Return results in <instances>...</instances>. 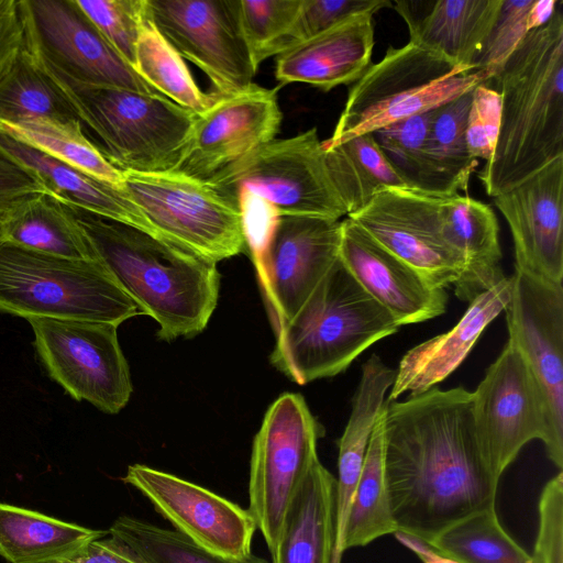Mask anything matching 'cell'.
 I'll return each mask as SVG.
<instances>
[{
	"label": "cell",
	"instance_id": "277c9868",
	"mask_svg": "<svg viewBox=\"0 0 563 563\" xmlns=\"http://www.w3.org/2000/svg\"><path fill=\"white\" fill-rule=\"evenodd\" d=\"M400 325L340 257L276 334L271 362L299 385L333 377Z\"/></svg>",
	"mask_w": 563,
	"mask_h": 563
},
{
	"label": "cell",
	"instance_id": "681fc988",
	"mask_svg": "<svg viewBox=\"0 0 563 563\" xmlns=\"http://www.w3.org/2000/svg\"><path fill=\"white\" fill-rule=\"evenodd\" d=\"M394 536L400 543L415 552L423 563H459L416 537L400 531H396Z\"/></svg>",
	"mask_w": 563,
	"mask_h": 563
},
{
	"label": "cell",
	"instance_id": "836d02e7",
	"mask_svg": "<svg viewBox=\"0 0 563 563\" xmlns=\"http://www.w3.org/2000/svg\"><path fill=\"white\" fill-rule=\"evenodd\" d=\"M132 67L164 97L195 114L205 112L217 99L216 93L197 86L183 57L150 18L141 29Z\"/></svg>",
	"mask_w": 563,
	"mask_h": 563
},
{
	"label": "cell",
	"instance_id": "d6a6232c",
	"mask_svg": "<svg viewBox=\"0 0 563 563\" xmlns=\"http://www.w3.org/2000/svg\"><path fill=\"white\" fill-rule=\"evenodd\" d=\"M397 531L393 519L384 475L383 409L374 427L363 468L349 508L339 553L365 547Z\"/></svg>",
	"mask_w": 563,
	"mask_h": 563
},
{
	"label": "cell",
	"instance_id": "60d3db41",
	"mask_svg": "<svg viewBox=\"0 0 563 563\" xmlns=\"http://www.w3.org/2000/svg\"><path fill=\"white\" fill-rule=\"evenodd\" d=\"M76 3L132 66L141 29L148 18L146 0H76Z\"/></svg>",
	"mask_w": 563,
	"mask_h": 563
},
{
	"label": "cell",
	"instance_id": "4316f807",
	"mask_svg": "<svg viewBox=\"0 0 563 563\" xmlns=\"http://www.w3.org/2000/svg\"><path fill=\"white\" fill-rule=\"evenodd\" d=\"M336 547V479L320 460L297 494L271 563H331Z\"/></svg>",
	"mask_w": 563,
	"mask_h": 563
},
{
	"label": "cell",
	"instance_id": "ac0fdd59",
	"mask_svg": "<svg viewBox=\"0 0 563 563\" xmlns=\"http://www.w3.org/2000/svg\"><path fill=\"white\" fill-rule=\"evenodd\" d=\"M277 89L255 85L218 96L197 114L184 153L174 169L207 181L258 147L275 140L282 122Z\"/></svg>",
	"mask_w": 563,
	"mask_h": 563
},
{
	"label": "cell",
	"instance_id": "7c38bea8",
	"mask_svg": "<svg viewBox=\"0 0 563 563\" xmlns=\"http://www.w3.org/2000/svg\"><path fill=\"white\" fill-rule=\"evenodd\" d=\"M34 347L48 376L77 401L114 415L132 394L117 324L31 317Z\"/></svg>",
	"mask_w": 563,
	"mask_h": 563
},
{
	"label": "cell",
	"instance_id": "f35d334b",
	"mask_svg": "<svg viewBox=\"0 0 563 563\" xmlns=\"http://www.w3.org/2000/svg\"><path fill=\"white\" fill-rule=\"evenodd\" d=\"M108 533L132 548L147 563H271L250 554L230 559L194 543L175 529H166L131 516H120Z\"/></svg>",
	"mask_w": 563,
	"mask_h": 563
},
{
	"label": "cell",
	"instance_id": "2e32d148",
	"mask_svg": "<svg viewBox=\"0 0 563 563\" xmlns=\"http://www.w3.org/2000/svg\"><path fill=\"white\" fill-rule=\"evenodd\" d=\"M438 200L437 196L388 187L347 218L431 286L445 289L461 277L464 261L443 238Z\"/></svg>",
	"mask_w": 563,
	"mask_h": 563
},
{
	"label": "cell",
	"instance_id": "5b68a950",
	"mask_svg": "<svg viewBox=\"0 0 563 563\" xmlns=\"http://www.w3.org/2000/svg\"><path fill=\"white\" fill-rule=\"evenodd\" d=\"M38 60V59H37ZM74 106L101 152L122 172H174L197 114L168 98L75 82L38 60Z\"/></svg>",
	"mask_w": 563,
	"mask_h": 563
},
{
	"label": "cell",
	"instance_id": "ab89813d",
	"mask_svg": "<svg viewBox=\"0 0 563 563\" xmlns=\"http://www.w3.org/2000/svg\"><path fill=\"white\" fill-rule=\"evenodd\" d=\"M301 0H240V22L253 64L289 48Z\"/></svg>",
	"mask_w": 563,
	"mask_h": 563
},
{
	"label": "cell",
	"instance_id": "d6986e66",
	"mask_svg": "<svg viewBox=\"0 0 563 563\" xmlns=\"http://www.w3.org/2000/svg\"><path fill=\"white\" fill-rule=\"evenodd\" d=\"M505 308L508 334L531 367L563 442V285L515 268Z\"/></svg>",
	"mask_w": 563,
	"mask_h": 563
},
{
	"label": "cell",
	"instance_id": "8fae6325",
	"mask_svg": "<svg viewBox=\"0 0 563 563\" xmlns=\"http://www.w3.org/2000/svg\"><path fill=\"white\" fill-rule=\"evenodd\" d=\"M123 173V191L159 238L212 263L244 251L240 209L207 181L175 172Z\"/></svg>",
	"mask_w": 563,
	"mask_h": 563
},
{
	"label": "cell",
	"instance_id": "ffe728a7",
	"mask_svg": "<svg viewBox=\"0 0 563 563\" xmlns=\"http://www.w3.org/2000/svg\"><path fill=\"white\" fill-rule=\"evenodd\" d=\"M493 200L512 235L515 268L563 285V157Z\"/></svg>",
	"mask_w": 563,
	"mask_h": 563
},
{
	"label": "cell",
	"instance_id": "9a60e30c",
	"mask_svg": "<svg viewBox=\"0 0 563 563\" xmlns=\"http://www.w3.org/2000/svg\"><path fill=\"white\" fill-rule=\"evenodd\" d=\"M341 220L279 216L252 258L275 333L302 306L339 257Z\"/></svg>",
	"mask_w": 563,
	"mask_h": 563
},
{
	"label": "cell",
	"instance_id": "603a6c76",
	"mask_svg": "<svg viewBox=\"0 0 563 563\" xmlns=\"http://www.w3.org/2000/svg\"><path fill=\"white\" fill-rule=\"evenodd\" d=\"M511 286V276H506L472 300L455 327L410 349L399 363L387 400H397L407 391L410 395L423 393L451 375L485 328L505 310Z\"/></svg>",
	"mask_w": 563,
	"mask_h": 563
},
{
	"label": "cell",
	"instance_id": "bcb514c9",
	"mask_svg": "<svg viewBox=\"0 0 563 563\" xmlns=\"http://www.w3.org/2000/svg\"><path fill=\"white\" fill-rule=\"evenodd\" d=\"M43 194L47 191L35 174L0 148V225Z\"/></svg>",
	"mask_w": 563,
	"mask_h": 563
},
{
	"label": "cell",
	"instance_id": "e575fe53",
	"mask_svg": "<svg viewBox=\"0 0 563 563\" xmlns=\"http://www.w3.org/2000/svg\"><path fill=\"white\" fill-rule=\"evenodd\" d=\"M0 131L122 189V170L113 166L101 150L88 140L81 122L59 123L35 120L18 124H0Z\"/></svg>",
	"mask_w": 563,
	"mask_h": 563
},
{
	"label": "cell",
	"instance_id": "8992f818",
	"mask_svg": "<svg viewBox=\"0 0 563 563\" xmlns=\"http://www.w3.org/2000/svg\"><path fill=\"white\" fill-rule=\"evenodd\" d=\"M481 84L488 81L475 66L455 65L412 42L389 46L352 85L332 135L322 145L331 147L431 111Z\"/></svg>",
	"mask_w": 563,
	"mask_h": 563
},
{
	"label": "cell",
	"instance_id": "1f68e13d",
	"mask_svg": "<svg viewBox=\"0 0 563 563\" xmlns=\"http://www.w3.org/2000/svg\"><path fill=\"white\" fill-rule=\"evenodd\" d=\"M323 150L328 172L347 216L365 207L382 189H409L382 152L373 133Z\"/></svg>",
	"mask_w": 563,
	"mask_h": 563
},
{
	"label": "cell",
	"instance_id": "f546056e",
	"mask_svg": "<svg viewBox=\"0 0 563 563\" xmlns=\"http://www.w3.org/2000/svg\"><path fill=\"white\" fill-rule=\"evenodd\" d=\"M35 120L81 122L64 91L24 47L0 77V124Z\"/></svg>",
	"mask_w": 563,
	"mask_h": 563
},
{
	"label": "cell",
	"instance_id": "5bb4252c",
	"mask_svg": "<svg viewBox=\"0 0 563 563\" xmlns=\"http://www.w3.org/2000/svg\"><path fill=\"white\" fill-rule=\"evenodd\" d=\"M150 20L224 97L253 84L256 68L240 22V0H146Z\"/></svg>",
	"mask_w": 563,
	"mask_h": 563
},
{
	"label": "cell",
	"instance_id": "ee69618b",
	"mask_svg": "<svg viewBox=\"0 0 563 563\" xmlns=\"http://www.w3.org/2000/svg\"><path fill=\"white\" fill-rule=\"evenodd\" d=\"M501 118V98L487 84L476 86L466 118V143L475 159L488 162L496 147Z\"/></svg>",
	"mask_w": 563,
	"mask_h": 563
},
{
	"label": "cell",
	"instance_id": "f1b7e54d",
	"mask_svg": "<svg viewBox=\"0 0 563 563\" xmlns=\"http://www.w3.org/2000/svg\"><path fill=\"white\" fill-rule=\"evenodd\" d=\"M108 536L41 512L0 503V556L9 563H48Z\"/></svg>",
	"mask_w": 563,
	"mask_h": 563
},
{
	"label": "cell",
	"instance_id": "4dcf8cb0",
	"mask_svg": "<svg viewBox=\"0 0 563 563\" xmlns=\"http://www.w3.org/2000/svg\"><path fill=\"white\" fill-rule=\"evenodd\" d=\"M0 239L54 256L98 260L64 205L48 194L34 198L0 225Z\"/></svg>",
	"mask_w": 563,
	"mask_h": 563
},
{
	"label": "cell",
	"instance_id": "7bdbcfd3",
	"mask_svg": "<svg viewBox=\"0 0 563 563\" xmlns=\"http://www.w3.org/2000/svg\"><path fill=\"white\" fill-rule=\"evenodd\" d=\"M390 5L393 3L388 0H301L298 15L289 34V48L352 15L375 14Z\"/></svg>",
	"mask_w": 563,
	"mask_h": 563
},
{
	"label": "cell",
	"instance_id": "52a82bcc",
	"mask_svg": "<svg viewBox=\"0 0 563 563\" xmlns=\"http://www.w3.org/2000/svg\"><path fill=\"white\" fill-rule=\"evenodd\" d=\"M0 311L109 322L144 314L99 260H71L0 239Z\"/></svg>",
	"mask_w": 563,
	"mask_h": 563
},
{
	"label": "cell",
	"instance_id": "8d00e7d4",
	"mask_svg": "<svg viewBox=\"0 0 563 563\" xmlns=\"http://www.w3.org/2000/svg\"><path fill=\"white\" fill-rule=\"evenodd\" d=\"M472 91L432 110L428 147L448 197L467 190L471 175L478 165L470 154L465 136Z\"/></svg>",
	"mask_w": 563,
	"mask_h": 563
},
{
	"label": "cell",
	"instance_id": "c3c4849f",
	"mask_svg": "<svg viewBox=\"0 0 563 563\" xmlns=\"http://www.w3.org/2000/svg\"><path fill=\"white\" fill-rule=\"evenodd\" d=\"M24 48L18 0H0V77Z\"/></svg>",
	"mask_w": 563,
	"mask_h": 563
},
{
	"label": "cell",
	"instance_id": "484cf974",
	"mask_svg": "<svg viewBox=\"0 0 563 563\" xmlns=\"http://www.w3.org/2000/svg\"><path fill=\"white\" fill-rule=\"evenodd\" d=\"M0 148L35 174L47 194L56 199L134 227L162 240L123 189L104 183L1 131Z\"/></svg>",
	"mask_w": 563,
	"mask_h": 563
},
{
	"label": "cell",
	"instance_id": "9c48e42d",
	"mask_svg": "<svg viewBox=\"0 0 563 563\" xmlns=\"http://www.w3.org/2000/svg\"><path fill=\"white\" fill-rule=\"evenodd\" d=\"M472 394L477 443L496 479L534 439L543 442L549 460L562 470L563 442L554 434L543 391L510 340Z\"/></svg>",
	"mask_w": 563,
	"mask_h": 563
},
{
	"label": "cell",
	"instance_id": "e0dca14e",
	"mask_svg": "<svg viewBox=\"0 0 563 563\" xmlns=\"http://www.w3.org/2000/svg\"><path fill=\"white\" fill-rule=\"evenodd\" d=\"M122 481L146 497L176 531L201 548L230 559L252 554L256 525L247 509L144 464L129 465Z\"/></svg>",
	"mask_w": 563,
	"mask_h": 563
},
{
	"label": "cell",
	"instance_id": "30bf717a",
	"mask_svg": "<svg viewBox=\"0 0 563 563\" xmlns=\"http://www.w3.org/2000/svg\"><path fill=\"white\" fill-rule=\"evenodd\" d=\"M323 427L300 394L285 393L267 409L251 454L249 512L271 552L290 507L319 460Z\"/></svg>",
	"mask_w": 563,
	"mask_h": 563
},
{
	"label": "cell",
	"instance_id": "d590c367",
	"mask_svg": "<svg viewBox=\"0 0 563 563\" xmlns=\"http://www.w3.org/2000/svg\"><path fill=\"white\" fill-rule=\"evenodd\" d=\"M429 545L459 563H536L500 525L496 507L457 522Z\"/></svg>",
	"mask_w": 563,
	"mask_h": 563
},
{
	"label": "cell",
	"instance_id": "6da1fadb",
	"mask_svg": "<svg viewBox=\"0 0 563 563\" xmlns=\"http://www.w3.org/2000/svg\"><path fill=\"white\" fill-rule=\"evenodd\" d=\"M384 475L397 531L428 544L495 507L499 481L481 453L473 394L432 387L383 407Z\"/></svg>",
	"mask_w": 563,
	"mask_h": 563
},
{
	"label": "cell",
	"instance_id": "3957f363",
	"mask_svg": "<svg viewBox=\"0 0 563 563\" xmlns=\"http://www.w3.org/2000/svg\"><path fill=\"white\" fill-rule=\"evenodd\" d=\"M495 81L501 118L493 156L478 173L494 198L563 157V11L529 32ZM489 82V85H490Z\"/></svg>",
	"mask_w": 563,
	"mask_h": 563
},
{
	"label": "cell",
	"instance_id": "4fadbf2b",
	"mask_svg": "<svg viewBox=\"0 0 563 563\" xmlns=\"http://www.w3.org/2000/svg\"><path fill=\"white\" fill-rule=\"evenodd\" d=\"M24 47L36 59L82 85L159 95L123 59L76 0H18Z\"/></svg>",
	"mask_w": 563,
	"mask_h": 563
},
{
	"label": "cell",
	"instance_id": "83f0119b",
	"mask_svg": "<svg viewBox=\"0 0 563 563\" xmlns=\"http://www.w3.org/2000/svg\"><path fill=\"white\" fill-rule=\"evenodd\" d=\"M396 371L373 354L363 365L361 380L352 399V410L338 440L336 547L342 538L349 508L361 475L367 446L393 386Z\"/></svg>",
	"mask_w": 563,
	"mask_h": 563
},
{
	"label": "cell",
	"instance_id": "f907efd6",
	"mask_svg": "<svg viewBox=\"0 0 563 563\" xmlns=\"http://www.w3.org/2000/svg\"><path fill=\"white\" fill-rule=\"evenodd\" d=\"M560 2L558 0H533L528 16L530 31L547 24L555 13Z\"/></svg>",
	"mask_w": 563,
	"mask_h": 563
},
{
	"label": "cell",
	"instance_id": "74e56055",
	"mask_svg": "<svg viewBox=\"0 0 563 563\" xmlns=\"http://www.w3.org/2000/svg\"><path fill=\"white\" fill-rule=\"evenodd\" d=\"M431 117L432 110L389 124L373 134L382 152L409 189L448 197L429 153Z\"/></svg>",
	"mask_w": 563,
	"mask_h": 563
},
{
	"label": "cell",
	"instance_id": "7402d4cb",
	"mask_svg": "<svg viewBox=\"0 0 563 563\" xmlns=\"http://www.w3.org/2000/svg\"><path fill=\"white\" fill-rule=\"evenodd\" d=\"M373 15H352L280 53L276 78L282 84H310L323 91L356 82L372 65Z\"/></svg>",
	"mask_w": 563,
	"mask_h": 563
},
{
	"label": "cell",
	"instance_id": "7dc6e473",
	"mask_svg": "<svg viewBox=\"0 0 563 563\" xmlns=\"http://www.w3.org/2000/svg\"><path fill=\"white\" fill-rule=\"evenodd\" d=\"M48 563H147L132 548L110 536L96 539L73 554Z\"/></svg>",
	"mask_w": 563,
	"mask_h": 563
},
{
	"label": "cell",
	"instance_id": "7a4b0ae2",
	"mask_svg": "<svg viewBox=\"0 0 563 563\" xmlns=\"http://www.w3.org/2000/svg\"><path fill=\"white\" fill-rule=\"evenodd\" d=\"M60 202L120 287L158 323V338H190L207 327L219 297L216 263L134 227Z\"/></svg>",
	"mask_w": 563,
	"mask_h": 563
},
{
	"label": "cell",
	"instance_id": "d4e9b609",
	"mask_svg": "<svg viewBox=\"0 0 563 563\" xmlns=\"http://www.w3.org/2000/svg\"><path fill=\"white\" fill-rule=\"evenodd\" d=\"M438 216L443 238L464 261L455 296L470 303L506 277L497 217L490 206L460 194L439 197Z\"/></svg>",
	"mask_w": 563,
	"mask_h": 563
},
{
	"label": "cell",
	"instance_id": "ba28073f",
	"mask_svg": "<svg viewBox=\"0 0 563 563\" xmlns=\"http://www.w3.org/2000/svg\"><path fill=\"white\" fill-rule=\"evenodd\" d=\"M207 183L235 205L255 196L278 216H308L340 221L347 217L327 168L317 128L273 140L220 170ZM236 206V205H235Z\"/></svg>",
	"mask_w": 563,
	"mask_h": 563
},
{
	"label": "cell",
	"instance_id": "b9f144b4",
	"mask_svg": "<svg viewBox=\"0 0 563 563\" xmlns=\"http://www.w3.org/2000/svg\"><path fill=\"white\" fill-rule=\"evenodd\" d=\"M533 0H503L501 7L476 65L489 82L498 75L507 59L531 32L529 12Z\"/></svg>",
	"mask_w": 563,
	"mask_h": 563
},
{
	"label": "cell",
	"instance_id": "f6af8a7d",
	"mask_svg": "<svg viewBox=\"0 0 563 563\" xmlns=\"http://www.w3.org/2000/svg\"><path fill=\"white\" fill-rule=\"evenodd\" d=\"M536 563H563V473L549 479L539 497Z\"/></svg>",
	"mask_w": 563,
	"mask_h": 563
},
{
	"label": "cell",
	"instance_id": "816d5d0a",
	"mask_svg": "<svg viewBox=\"0 0 563 563\" xmlns=\"http://www.w3.org/2000/svg\"><path fill=\"white\" fill-rule=\"evenodd\" d=\"M341 558H342V554L339 553L338 551H335L331 563H340Z\"/></svg>",
	"mask_w": 563,
	"mask_h": 563
},
{
	"label": "cell",
	"instance_id": "44dd1931",
	"mask_svg": "<svg viewBox=\"0 0 563 563\" xmlns=\"http://www.w3.org/2000/svg\"><path fill=\"white\" fill-rule=\"evenodd\" d=\"M339 257L358 284L401 327L443 314L448 294L383 247L350 218L341 220Z\"/></svg>",
	"mask_w": 563,
	"mask_h": 563
},
{
	"label": "cell",
	"instance_id": "cb8c5ba5",
	"mask_svg": "<svg viewBox=\"0 0 563 563\" xmlns=\"http://www.w3.org/2000/svg\"><path fill=\"white\" fill-rule=\"evenodd\" d=\"M503 0L396 1L409 42L460 66H475L498 16Z\"/></svg>",
	"mask_w": 563,
	"mask_h": 563
}]
</instances>
